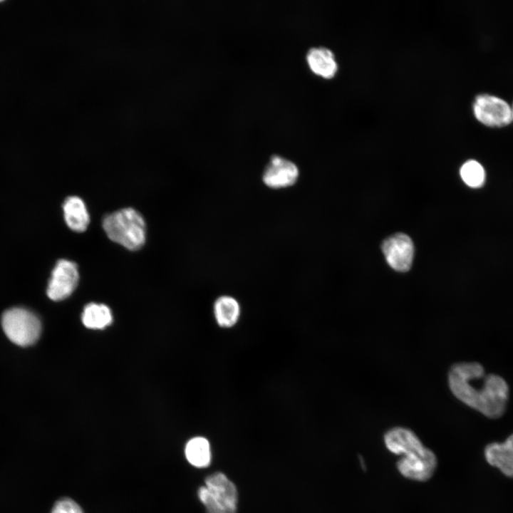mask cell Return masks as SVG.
<instances>
[{"label":"cell","mask_w":513,"mask_h":513,"mask_svg":"<svg viewBox=\"0 0 513 513\" xmlns=\"http://www.w3.org/2000/svg\"><path fill=\"white\" fill-rule=\"evenodd\" d=\"M299 176L298 166L281 155H273L266 165L262 180L271 189L286 188L294 185Z\"/></svg>","instance_id":"obj_8"},{"label":"cell","mask_w":513,"mask_h":513,"mask_svg":"<svg viewBox=\"0 0 513 513\" xmlns=\"http://www.w3.org/2000/svg\"><path fill=\"white\" fill-rule=\"evenodd\" d=\"M382 251L388 264L398 271H407L412 265L414 246L406 234L398 233L386 239L382 244Z\"/></svg>","instance_id":"obj_9"},{"label":"cell","mask_w":513,"mask_h":513,"mask_svg":"<svg viewBox=\"0 0 513 513\" xmlns=\"http://www.w3.org/2000/svg\"><path fill=\"white\" fill-rule=\"evenodd\" d=\"M449 387L461 402L491 419L502 417L509 398L507 381L496 374L485 375L477 362L454 364L448 373Z\"/></svg>","instance_id":"obj_1"},{"label":"cell","mask_w":513,"mask_h":513,"mask_svg":"<svg viewBox=\"0 0 513 513\" xmlns=\"http://www.w3.org/2000/svg\"><path fill=\"white\" fill-rule=\"evenodd\" d=\"M113 318L110 309L104 304L90 303L82 314L85 326L93 329H101L110 324Z\"/></svg>","instance_id":"obj_16"},{"label":"cell","mask_w":513,"mask_h":513,"mask_svg":"<svg viewBox=\"0 0 513 513\" xmlns=\"http://www.w3.org/2000/svg\"><path fill=\"white\" fill-rule=\"evenodd\" d=\"M107 236L130 250L140 249L145 242V223L135 209H121L107 215L103 221Z\"/></svg>","instance_id":"obj_2"},{"label":"cell","mask_w":513,"mask_h":513,"mask_svg":"<svg viewBox=\"0 0 513 513\" xmlns=\"http://www.w3.org/2000/svg\"><path fill=\"white\" fill-rule=\"evenodd\" d=\"M487 462L506 477L513 478V433L502 442L488 444L484 450Z\"/></svg>","instance_id":"obj_11"},{"label":"cell","mask_w":513,"mask_h":513,"mask_svg":"<svg viewBox=\"0 0 513 513\" xmlns=\"http://www.w3.org/2000/svg\"><path fill=\"white\" fill-rule=\"evenodd\" d=\"M213 311L217 324L222 328L234 326L240 316V306L237 300L227 295L218 297L213 306Z\"/></svg>","instance_id":"obj_14"},{"label":"cell","mask_w":513,"mask_h":513,"mask_svg":"<svg viewBox=\"0 0 513 513\" xmlns=\"http://www.w3.org/2000/svg\"><path fill=\"white\" fill-rule=\"evenodd\" d=\"M472 110L475 118L488 126L501 127L512 120L509 104L494 95L478 94L474 100Z\"/></svg>","instance_id":"obj_5"},{"label":"cell","mask_w":513,"mask_h":513,"mask_svg":"<svg viewBox=\"0 0 513 513\" xmlns=\"http://www.w3.org/2000/svg\"><path fill=\"white\" fill-rule=\"evenodd\" d=\"M1 323L9 340L20 346L34 343L41 333V323L38 317L23 308L7 310L3 314Z\"/></svg>","instance_id":"obj_4"},{"label":"cell","mask_w":513,"mask_h":513,"mask_svg":"<svg viewBox=\"0 0 513 513\" xmlns=\"http://www.w3.org/2000/svg\"><path fill=\"white\" fill-rule=\"evenodd\" d=\"M437 465L435 454L425 446L419 451L401 456L396 463V467L402 476L417 482L430 480Z\"/></svg>","instance_id":"obj_6"},{"label":"cell","mask_w":513,"mask_h":513,"mask_svg":"<svg viewBox=\"0 0 513 513\" xmlns=\"http://www.w3.org/2000/svg\"><path fill=\"white\" fill-rule=\"evenodd\" d=\"M63 208L65 221L71 229L82 232L87 229L90 217L82 199L77 196L68 197L64 201Z\"/></svg>","instance_id":"obj_13"},{"label":"cell","mask_w":513,"mask_h":513,"mask_svg":"<svg viewBox=\"0 0 513 513\" xmlns=\"http://www.w3.org/2000/svg\"><path fill=\"white\" fill-rule=\"evenodd\" d=\"M205 485L198 489V497L206 513H237L238 492L234 484L222 472L207 476Z\"/></svg>","instance_id":"obj_3"},{"label":"cell","mask_w":513,"mask_h":513,"mask_svg":"<svg viewBox=\"0 0 513 513\" xmlns=\"http://www.w3.org/2000/svg\"><path fill=\"white\" fill-rule=\"evenodd\" d=\"M384 444L391 453L400 457L422 450L425 445L411 430L395 427L384 435Z\"/></svg>","instance_id":"obj_10"},{"label":"cell","mask_w":513,"mask_h":513,"mask_svg":"<svg viewBox=\"0 0 513 513\" xmlns=\"http://www.w3.org/2000/svg\"><path fill=\"white\" fill-rule=\"evenodd\" d=\"M306 61L310 70L316 75L331 79L338 71V64L333 52L325 46H313L306 52Z\"/></svg>","instance_id":"obj_12"},{"label":"cell","mask_w":513,"mask_h":513,"mask_svg":"<svg viewBox=\"0 0 513 513\" xmlns=\"http://www.w3.org/2000/svg\"><path fill=\"white\" fill-rule=\"evenodd\" d=\"M511 109H512V120H513V103H512V107H511Z\"/></svg>","instance_id":"obj_19"},{"label":"cell","mask_w":513,"mask_h":513,"mask_svg":"<svg viewBox=\"0 0 513 513\" xmlns=\"http://www.w3.org/2000/svg\"><path fill=\"white\" fill-rule=\"evenodd\" d=\"M51 513H83V512L75 501L66 497L56 502Z\"/></svg>","instance_id":"obj_18"},{"label":"cell","mask_w":513,"mask_h":513,"mask_svg":"<svg viewBox=\"0 0 513 513\" xmlns=\"http://www.w3.org/2000/svg\"><path fill=\"white\" fill-rule=\"evenodd\" d=\"M79 274L78 266L73 261L61 259L52 271L47 295L53 301H61L68 297L78 285Z\"/></svg>","instance_id":"obj_7"},{"label":"cell","mask_w":513,"mask_h":513,"mask_svg":"<svg viewBox=\"0 0 513 513\" xmlns=\"http://www.w3.org/2000/svg\"><path fill=\"white\" fill-rule=\"evenodd\" d=\"M187 461L196 467H206L212 458L209 441L203 437H195L186 444L185 449Z\"/></svg>","instance_id":"obj_15"},{"label":"cell","mask_w":513,"mask_h":513,"mask_svg":"<svg viewBox=\"0 0 513 513\" xmlns=\"http://www.w3.org/2000/svg\"><path fill=\"white\" fill-rule=\"evenodd\" d=\"M460 174L463 182L470 187H480L485 180V171L482 165L475 160L466 161L461 167Z\"/></svg>","instance_id":"obj_17"}]
</instances>
